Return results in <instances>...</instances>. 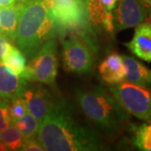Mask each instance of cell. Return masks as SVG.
<instances>
[{
	"instance_id": "obj_24",
	"label": "cell",
	"mask_w": 151,
	"mask_h": 151,
	"mask_svg": "<svg viewBox=\"0 0 151 151\" xmlns=\"http://www.w3.org/2000/svg\"><path fill=\"white\" fill-rule=\"evenodd\" d=\"M15 3L14 0H0V7H4V6H9Z\"/></svg>"
},
{
	"instance_id": "obj_25",
	"label": "cell",
	"mask_w": 151,
	"mask_h": 151,
	"mask_svg": "<svg viewBox=\"0 0 151 151\" xmlns=\"http://www.w3.org/2000/svg\"><path fill=\"white\" fill-rule=\"evenodd\" d=\"M139 1L145 7H148V8L151 9V0H139Z\"/></svg>"
},
{
	"instance_id": "obj_29",
	"label": "cell",
	"mask_w": 151,
	"mask_h": 151,
	"mask_svg": "<svg viewBox=\"0 0 151 151\" xmlns=\"http://www.w3.org/2000/svg\"><path fill=\"white\" fill-rule=\"evenodd\" d=\"M14 1H15V2H17V1H19V0H14Z\"/></svg>"
},
{
	"instance_id": "obj_17",
	"label": "cell",
	"mask_w": 151,
	"mask_h": 151,
	"mask_svg": "<svg viewBox=\"0 0 151 151\" xmlns=\"http://www.w3.org/2000/svg\"><path fill=\"white\" fill-rule=\"evenodd\" d=\"M133 143L140 150L151 151V123L142 124L135 130Z\"/></svg>"
},
{
	"instance_id": "obj_12",
	"label": "cell",
	"mask_w": 151,
	"mask_h": 151,
	"mask_svg": "<svg viewBox=\"0 0 151 151\" xmlns=\"http://www.w3.org/2000/svg\"><path fill=\"white\" fill-rule=\"evenodd\" d=\"M24 2L19 0L13 4L0 7V31L14 40Z\"/></svg>"
},
{
	"instance_id": "obj_10",
	"label": "cell",
	"mask_w": 151,
	"mask_h": 151,
	"mask_svg": "<svg viewBox=\"0 0 151 151\" xmlns=\"http://www.w3.org/2000/svg\"><path fill=\"white\" fill-rule=\"evenodd\" d=\"M124 45L139 59L151 62V23L143 22L137 25L134 37Z\"/></svg>"
},
{
	"instance_id": "obj_26",
	"label": "cell",
	"mask_w": 151,
	"mask_h": 151,
	"mask_svg": "<svg viewBox=\"0 0 151 151\" xmlns=\"http://www.w3.org/2000/svg\"><path fill=\"white\" fill-rule=\"evenodd\" d=\"M79 1L81 2V4H82V5L84 6L85 9L87 10V6H88V3H89L90 0H79Z\"/></svg>"
},
{
	"instance_id": "obj_13",
	"label": "cell",
	"mask_w": 151,
	"mask_h": 151,
	"mask_svg": "<svg viewBox=\"0 0 151 151\" xmlns=\"http://www.w3.org/2000/svg\"><path fill=\"white\" fill-rule=\"evenodd\" d=\"M123 61L126 70L125 81L141 86L151 85L150 70L134 57L124 55Z\"/></svg>"
},
{
	"instance_id": "obj_16",
	"label": "cell",
	"mask_w": 151,
	"mask_h": 151,
	"mask_svg": "<svg viewBox=\"0 0 151 151\" xmlns=\"http://www.w3.org/2000/svg\"><path fill=\"white\" fill-rule=\"evenodd\" d=\"M0 141L5 145L9 150H20L24 139L16 126L12 124L0 132Z\"/></svg>"
},
{
	"instance_id": "obj_8",
	"label": "cell",
	"mask_w": 151,
	"mask_h": 151,
	"mask_svg": "<svg viewBox=\"0 0 151 151\" xmlns=\"http://www.w3.org/2000/svg\"><path fill=\"white\" fill-rule=\"evenodd\" d=\"M24 98L27 103L29 112L40 124L55 103L51 93L42 83L29 85L24 93Z\"/></svg>"
},
{
	"instance_id": "obj_1",
	"label": "cell",
	"mask_w": 151,
	"mask_h": 151,
	"mask_svg": "<svg viewBox=\"0 0 151 151\" xmlns=\"http://www.w3.org/2000/svg\"><path fill=\"white\" fill-rule=\"evenodd\" d=\"M38 139L46 151H101L109 148L96 129L81 121L65 99L55 101L40 124Z\"/></svg>"
},
{
	"instance_id": "obj_20",
	"label": "cell",
	"mask_w": 151,
	"mask_h": 151,
	"mask_svg": "<svg viewBox=\"0 0 151 151\" xmlns=\"http://www.w3.org/2000/svg\"><path fill=\"white\" fill-rule=\"evenodd\" d=\"M20 150L22 151H44L45 149L42 145L40 143L39 139L32 138L24 140Z\"/></svg>"
},
{
	"instance_id": "obj_21",
	"label": "cell",
	"mask_w": 151,
	"mask_h": 151,
	"mask_svg": "<svg viewBox=\"0 0 151 151\" xmlns=\"http://www.w3.org/2000/svg\"><path fill=\"white\" fill-rule=\"evenodd\" d=\"M102 25L106 29L107 32L110 33V34H113L114 32L115 26H114V16H113V11L106 12Z\"/></svg>"
},
{
	"instance_id": "obj_14",
	"label": "cell",
	"mask_w": 151,
	"mask_h": 151,
	"mask_svg": "<svg viewBox=\"0 0 151 151\" xmlns=\"http://www.w3.org/2000/svg\"><path fill=\"white\" fill-rule=\"evenodd\" d=\"M2 61L16 75L20 76L26 68L25 55L19 48L11 45L9 50L2 58Z\"/></svg>"
},
{
	"instance_id": "obj_2",
	"label": "cell",
	"mask_w": 151,
	"mask_h": 151,
	"mask_svg": "<svg viewBox=\"0 0 151 151\" xmlns=\"http://www.w3.org/2000/svg\"><path fill=\"white\" fill-rule=\"evenodd\" d=\"M78 107L96 129L106 136L116 137L129 123V115L112 92L97 85L88 89H77Z\"/></svg>"
},
{
	"instance_id": "obj_30",
	"label": "cell",
	"mask_w": 151,
	"mask_h": 151,
	"mask_svg": "<svg viewBox=\"0 0 151 151\" xmlns=\"http://www.w3.org/2000/svg\"><path fill=\"white\" fill-rule=\"evenodd\" d=\"M150 79H151V70H150Z\"/></svg>"
},
{
	"instance_id": "obj_3",
	"label": "cell",
	"mask_w": 151,
	"mask_h": 151,
	"mask_svg": "<svg viewBox=\"0 0 151 151\" xmlns=\"http://www.w3.org/2000/svg\"><path fill=\"white\" fill-rule=\"evenodd\" d=\"M57 33V24L45 0L24 2L14 41L25 56L32 58Z\"/></svg>"
},
{
	"instance_id": "obj_19",
	"label": "cell",
	"mask_w": 151,
	"mask_h": 151,
	"mask_svg": "<svg viewBox=\"0 0 151 151\" xmlns=\"http://www.w3.org/2000/svg\"><path fill=\"white\" fill-rule=\"evenodd\" d=\"M13 124L10 116V104L8 99L0 97V132Z\"/></svg>"
},
{
	"instance_id": "obj_7",
	"label": "cell",
	"mask_w": 151,
	"mask_h": 151,
	"mask_svg": "<svg viewBox=\"0 0 151 151\" xmlns=\"http://www.w3.org/2000/svg\"><path fill=\"white\" fill-rule=\"evenodd\" d=\"M117 31L136 27L145 20L147 11L139 0H119L113 11Z\"/></svg>"
},
{
	"instance_id": "obj_11",
	"label": "cell",
	"mask_w": 151,
	"mask_h": 151,
	"mask_svg": "<svg viewBox=\"0 0 151 151\" xmlns=\"http://www.w3.org/2000/svg\"><path fill=\"white\" fill-rule=\"evenodd\" d=\"M102 79L111 85L119 84L125 81L126 70L123 61V56L118 53L108 55L98 67Z\"/></svg>"
},
{
	"instance_id": "obj_5",
	"label": "cell",
	"mask_w": 151,
	"mask_h": 151,
	"mask_svg": "<svg viewBox=\"0 0 151 151\" xmlns=\"http://www.w3.org/2000/svg\"><path fill=\"white\" fill-rule=\"evenodd\" d=\"M57 70V43L55 38H51L33 56L21 76L27 81L52 85L55 81Z\"/></svg>"
},
{
	"instance_id": "obj_18",
	"label": "cell",
	"mask_w": 151,
	"mask_h": 151,
	"mask_svg": "<svg viewBox=\"0 0 151 151\" xmlns=\"http://www.w3.org/2000/svg\"><path fill=\"white\" fill-rule=\"evenodd\" d=\"M27 112H29V109L24 97H19L11 101L10 116L12 122L20 119Z\"/></svg>"
},
{
	"instance_id": "obj_28",
	"label": "cell",
	"mask_w": 151,
	"mask_h": 151,
	"mask_svg": "<svg viewBox=\"0 0 151 151\" xmlns=\"http://www.w3.org/2000/svg\"><path fill=\"white\" fill-rule=\"evenodd\" d=\"M23 2H28V1H29V0H21Z\"/></svg>"
},
{
	"instance_id": "obj_22",
	"label": "cell",
	"mask_w": 151,
	"mask_h": 151,
	"mask_svg": "<svg viewBox=\"0 0 151 151\" xmlns=\"http://www.w3.org/2000/svg\"><path fill=\"white\" fill-rule=\"evenodd\" d=\"M9 39L10 38L6 34L0 31V60H2L12 45L9 42Z\"/></svg>"
},
{
	"instance_id": "obj_15",
	"label": "cell",
	"mask_w": 151,
	"mask_h": 151,
	"mask_svg": "<svg viewBox=\"0 0 151 151\" xmlns=\"http://www.w3.org/2000/svg\"><path fill=\"white\" fill-rule=\"evenodd\" d=\"M13 124L20 131L24 140L35 138L38 134L40 123L29 112H27L20 119L14 121Z\"/></svg>"
},
{
	"instance_id": "obj_9",
	"label": "cell",
	"mask_w": 151,
	"mask_h": 151,
	"mask_svg": "<svg viewBox=\"0 0 151 151\" xmlns=\"http://www.w3.org/2000/svg\"><path fill=\"white\" fill-rule=\"evenodd\" d=\"M27 86V80L16 75L4 62L0 61V97L11 101L23 97Z\"/></svg>"
},
{
	"instance_id": "obj_4",
	"label": "cell",
	"mask_w": 151,
	"mask_h": 151,
	"mask_svg": "<svg viewBox=\"0 0 151 151\" xmlns=\"http://www.w3.org/2000/svg\"><path fill=\"white\" fill-rule=\"evenodd\" d=\"M109 91L127 113L151 123V88L124 81Z\"/></svg>"
},
{
	"instance_id": "obj_27",
	"label": "cell",
	"mask_w": 151,
	"mask_h": 151,
	"mask_svg": "<svg viewBox=\"0 0 151 151\" xmlns=\"http://www.w3.org/2000/svg\"><path fill=\"white\" fill-rule=\"evenodd\" d=\"M0 150H1V151L9 150H8V148L6 147L5 145H4V143H2L1 141H0Z\"/></svg>"
},
{
	"instance_id": "obj_23",
	"label": "cell",
	"mask_w": 151,
	"mask_h": 151,
	"mask_svg": "<svg viewBox=\"0 0 151 151\" xmlns=\"http://www.w3.org/2000/svg\"><path fill=\"white\" fill-rule=\"evenodd\" d=\"M118 1L119 0H100L101 4H103V8L105 9V10L107 12L114 10V9L117 6Z\"/></svg>"
},
{
	"instance_id": "obj_6",
	"label": "cell",
	"mask_w": 151,
	"mask_h": 151,
	"mask_svg": "<svg viewBox=\"0 0 151 151\" xmlns=\"http://www.w3.org/2000/svg\"><path fill=\"white\" fill-rule=\"evenodd\" d=\"M72 33L62 41V60L66 70L83 75L92 70L94 57L92 47L81 39Z\"/></svg>"
}]
</instances>
